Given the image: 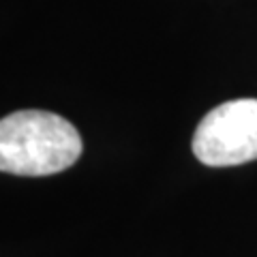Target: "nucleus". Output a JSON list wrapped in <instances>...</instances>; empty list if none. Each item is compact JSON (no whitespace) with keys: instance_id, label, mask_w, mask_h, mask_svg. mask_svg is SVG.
<instances>
[{"instance_id":"1","label":"nucleus","mask_w":257,"mask_h":257,"mask_svg":"<svg viewBox=\"0 0 257 257\" xmlns=\"http://www.w3.org/2000/svg\"><path fill=\"white\" fill-rule=\"evenodd\" d=\"M82 138L67 118L45 109H20L0 120V172L52 176L82 155Z\"/></svg>"},{"instance_id":"2","label":"nucleus","mask_w":257,"mask_h":257,"mask_svg":"<svg viewBox=\"0 0 257 257\" xmlns=\"http://www.w3.org/2000/svg\"><path fill=\"white\" fill-rule=\"evenodd\" d=\"M193 155L208 167H231L257 159V99L225 101L199 120Z\"/></svg>"}]
</instances>
